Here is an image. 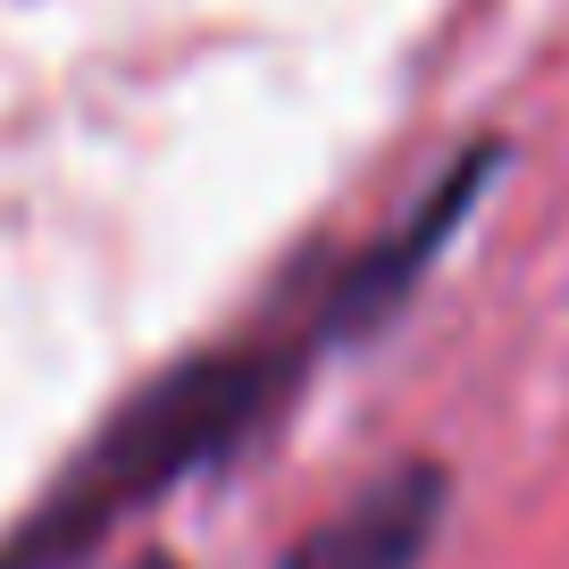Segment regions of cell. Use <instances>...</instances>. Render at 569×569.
I'll return each mask as SVG.
<instances>
[{"mask_svg":"<svg viewBox=\"0 0 569 569\" xmlns=\"http://www.w3.org/2000/svg\"><path fill=\"white\" fill-rule=\"evenodd\" d=\"M310 352H319V343H234V352L168 369L151 393H134V402L101 427V445L76 452V469L34 502V519L0 545V569L84 561L118 519H134L142 502H160L177 478H193L218 452L243 445L251 427L284 402V386L302 377Z\"/></svg>","mask_w":569,"mask_h":569,"instance_id":"cell-1","label":"cell"},{"mask_svg":"<svg viewBox=\"0 0 569 569\" xmlns=\"http://www.w3.org/2000/svg\"><path fill=\"white\" fill-rule=\"evenodd\" d=\"M495 184V151H469L461 168H445V177L427 184V201L402 218V227H386L369 251H360L352 268L336 277V293H327V319L319 336H360V327L393 319V310L410 302V284L427 277V268L445 260V243L461 234V218L478 210V193Z\"/></svg>","mask_w":569,"mask_h":569,"instance_id":"cell-2","label":"cell"},{"mask_svg":"<svg viewBox=\"0 0 569 569\" xmlns=\"http://www.w3.org/2000/svg\"><path fill=\"white\" fill-rule=\"evenodd\" d=\"M445 528V478L436 469H393L360 486L327 528H310L284 552V569H419V552Z\"/></svg>","mask_w":569,"mask_h":569,"instance_id":"cell-3","label":"cell"}]
</instances>
